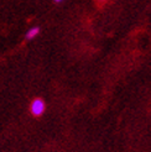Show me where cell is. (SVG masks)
I'll use <instances>...</instances> for the list:
<instances>
[{
  "label": "cell",
  "mask_w": 151,
  "mask_h": 152,
  "mask_svg": "<svg viewBox=\"0 0 151 152\" xmlns=\"http://www.w3.org/2000/svg\"><path fill=\"white\" fill-rule=\"evenodd\" d=\"M45 110H46V104H45V102L41 98H36V99H34L31 102V104H30V111H31V114L36 118L41 116L45 113Z\"/></svg>",
  "instance_id": "1"
},
{
  "label": "cell",
  "mask_w": 151,
  "mask_h": 152,
  "mask_svg": "<svg viewBox=\"0 0 151 152\" xmlns=\"http://www.w3.org/2000/svg\"><path fill=\"white\" fill-rule=\"evenodd\" d=\"M40 32V28L39 27H32L31 30H29L27 34H26V39L27 40H32L34 37H36Z\"/></svg>",
  "instance_id": "2"
},
{
  "label": "cell",
  "mask_w": 151,
  "mask_h": 152,
  "mask_svg": "<svg viewBox=\"0 0 151 152\" xmlns=\"http://www.w3.org/2000/svg\"><path fill=\"white\" fill-rule=\"evenodd\" d=\"M55 1H56V3H61V1H62V0H55Z\"/></svg>",
  "instance_id": "4"
},
{
  "label": "cell",
  "mask_w": 151,
  "mask_h": 152,
  "mask_svg": "<svg viewBox=\"0 0 151 152\" xmlns=\"http://www.w3.org/2000/svg\"><path fill=\"white\" fill-rule=\"evenodd\" d=\"M107 1L108 0H94V3H95V5L98 7H103L105 4H107Z\"/></svg>",
  "instance_id": "3"
}]
</instances>
